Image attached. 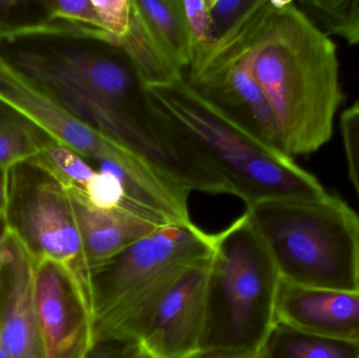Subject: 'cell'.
Returning a JSON list of instances; mask_svg holds the SVG:
<instances>
[{"mask_svg": "<svg viewBox=\"0 0 359 358\" xmlns=\"http://www.w3.org/2000/svg\"><path fill=\"white\" fill-rule=\"evenodd\" d=\"M0 59L99 134L190 191L226 193L186 141L154 109L130 58L78 25L54 22L0 39Z\"/></svg>", "mask_w": 359, "mask_h": 358, "instance_id": "1", "label": "cell"}, {"mask_svg": "<svg viewBox=\"0 0 359 358\" xmlns=\"http://www.w3.org/2000/svg\"><path fill=\"white\" fill-rule=\"evenodd\" d=\"M224 35L240 50L269 101L287 155L316 153L330 141L344 100L337 44L295 1L253 0Z\"/></svg>", "mask_w": 359, "mask_h": 358, "instance_id": "2", "label": "cell"}, {"mask_svg": "<svg viewBox=\"0 0 359 358\" xmlns=\"http://www.w3.org/2000/svg\"><path fill=\"white\" fill-rule=\"evenodd\" d=\"M145 90L154 109L246 208L261 202L316 200L328 195L322 183L291 156L205 100L183 75L170 83L145 86Z\"/></svg>", "mask_w": 359, "mask_h": 358, "instance_id": "3", "label": "cell"}, {"mask_svg": "<svg viewBox=\"0 0 359 358\" xmlns=\"http://www.w3.org/2000/svg\"><path fill=\"white\" fill-rule=\"evenodd\" d=\"M280 282L246 212L213 235L201 351L259 355L276 323Z\"/></svg>", "mask_w": 359, "mask_h": 358, "instance_id": "4", "label": "cell"}, {"mask_svg": "<svg viewBox=\"0 0 359 358\" xmlns=\"http://www.w3.org/2000/svg\"><path fill=\"white\" fill-rule=\"evenodd\" d=\"M280 279L359 291V216L343 199L266 201L246 208Z\"/></svg>", "mask_w": 359, "mask_h": 358, "instance_id": "5", "label": "cell"}, {"mask_svg": "<svg viewBox=\"0 0 359 358\" xmlns=\"http://www.w3.org/2000/svg\"><path fill=\"white\" fill-rule=\"evenodd\" d=\"M213 235L194 223L162 227L90 268L95 340L119 331L188 268L209 260Z\"/></svg>", "mask_w": 359, "mask_h": 358, "instance_id": "6", "label": "cell"}, {"mask_svg": "<svg viewBox=\"0 0 359 358\" xmlns=\"http://www.w3.org/2000/svg\"><path fill=\"white\" fill-rule=\"evenodd\" d=\"M4 218L34 263L55 261L69 269L92 311L90 265L69 191L55 174L35 160L13 166Z\"/></svg>", "mask_w": 359, "mask_h": 358, "instance_id": "7", "label": "cell"}, {"mask_svg": "<svg viewBox=\"0 0 359 358\" xmlns=\"http://www.w3.org/2000/svg\"><path fill=\"white\" fill-rule=\"evenodd\" d=\"M187 71L183 74L186 82L202 98L264 142L283 151L269 101L228 36L223 35L209 48L192 53Z\"/></svg>", "mask_w": 359, "mask_h": 358, "instance_id": "8", "label": "cell"}, {"mask_svg": "<svg viewBox=\"0 0 359 358\" xmlns=\"http://www.w3.org/2000/svg\"><path fill=\"white\" fill-rule=\"evenodd\" d=\"M210 260L188 268L153 304L111 336L135 338L155 358H187L200 352Z\"/></svg>", "mask_w": 359, "mask_h": 358, "instance_id": "9", "label": "cell"}, {"mask_svg": "<svg viewBox=\"0 0 359 358\" xmlns=\"http://www.w3.org/2000/svg\"><path fill=\"white\" fill-rule=\"evenodd\" d=\"M35 303L46 358H83L95 343L92 311L69 269L35 263Z\"/></svg>", "mask_w": 359, "mask_h": 358, "instance_id": "10", "label": "cell"}, {"mask_svg": "<svg viewBox=\"0 0 359 358\" xmlns=\"http://www.w3.org/2000/svg\"><path fill=\"white\" fill-rule=\"evenodd\" d=\"M0 340L11 358H46L35 303V263L8 231L0 269Z\"/></svg>", "mask_w": 359, "mask_h": 358, "instance_id": "11", "label": "cell"}, {"mask_svg": "<svg viewBox=\"0 0 359 358\" xmlns=\"http://www.w3.org/2000/svg\"><path fill=\"white\" fill-rule=\"evenodd\" d=\"M276 321L323 338L359 343V291L304 287L280 279Z\"/></svg>", "mask_w": 359, "mask_h": 358, "instance_id": "12", "label": "cell"}, {"mask_svg": "<svg viewBox=\"0 0 359 358\" xmlns=\"http://www.w3.org/2000/svg\"><path fill=\"white\" fill-rule=\"evenodd\" d=\"M0 99L23 113L57 142L73 149L88 161H98L102 156L105 147L102 135L79 121L1 59Z\"/></svg>", "mask_w": 359, "mask_h": 358, "instance_id": "13", "label": "cell"}, {"mask_svg": "<svg viewBox=\"0 0 359 358\" xmlns=\"http://www.w3.org/2000/svg\"><path fill=\"white\" fill-rule=\"evenodd\" d=\"M67 191L90 268L117 256L164 227L124 207L99 209L84 199L82 191Z\"/></svg>", "mask_w": 359, "mask_h": 358, "instance_id": "14", "label": "cell"}, {"mask_svg": "<svg viewBox=\"0 0 359 358\" xmlns=\"http://www.w3.org/2000/svg\"><path fill=\"white\" fill-rule=\"evenodd\" d=\"M133 8L168 58L183 71L192 59L183 0H132Z\"/></svg>", "mask_w": 359, "mask_h": 358, "instance_id": "15", "label": "cell"}, {"mask_svg": "<svg viewBox=\"0 0 359 358\" xmlns=\"http://www.w3.org/2000/svg\"><path fill=\"white\" fill-rule=\"evenodd\" d=\"M259 358H359V343L332 340L276 321Z\"/></svg>", "mask_w": 359, "mask_h": 358, "instance_id": "16", "label": "cell"}, {"mask_svg": "<svg viewBox=\"0 0 359 358\" xmlns=\"http://www.w3.org/2000/svg\"><path fill=\"white\" fill-rule=\"evenodd\" d=\"M124 50L144 86L170 83L183 75L154 39L132 4L128 33L120 40Z\"/></svg>", "mask_w": 359, "mask_h": 358, "instance_id": "17", "label": "cell"}, {"mask_svg": "<svg viewBox=\"0 0 359 358\" xmlns=\"http://www.w3.org/2000/svg\"><path fill=\"white\" fill-rule=\"evenodd\" d=\"M57 142L15 107L0 99V168L35 159Z\"/></svg>", "mask_w": 359, "mask_h": 358, "instance_id": "18", "label": "cell"}, {"mask_svg": "<svg viewBox=\"0 0 359 358\" xmlns=\"http://www.w3.org/2000/svg\"><path fill=\"white\" fill-rule=\"evenodd\" d=\"M297 8L325 35L359 43V0H299Z\"/></svg>", "mask_w": 359, "mask_h": 358, "instance_id": "19", "label": "cell"}, {"mask_svg": "<svg viewBox=\"0 0 359 358\" xmlns=\"http://www.w3.org/2000/svg\"><path fill=\"white\" fill-rule=\"evenodd\" d=\"M33 160L53 172L67 189L83 191L98 172L79 153L58 142Z\"/></svg>", "mask_w": 359, "mask_h": 358, "instance_id": "20", "label": "cell"}, {"mask_svg": "<svg viewBox=\"0 0 359 358\" xmlns=\"http://www.w3.org/2000/svg\"><path fill=\"white\" fill-rule=\"evenodd\" d=\"M52 22L48 0H0V39Z\"/></svg>", "mask_w": 359, "mask_h": 358, "instance_id": "21", "label": "cell"}, {"mask_svg": "<svg viewBox=\"0 0 359 358\" xmlns=\"http://www.w3.org/2000/svg\"><path fill=\"white\" fill-rule=\"evenodd\" d=\"M94 178L82 191L84 199L99 209H115L122 207L126 193L123 182L118 174L116 165L109 162H100Z\"/></svg>", "mask_w": 359, "mask_h": 358, "instance_id": "22", "label": "cell"}, {"mask_svg": "<svg viewBox=\"0 0 359 358\" xmlns=\"http://www.w3.org/2000/svg\"><path fill=\"white\" fill-rule=\"evenodd\" d=\"M101 29L120 40L128 33L132 0H92Z\"/></svg>", "mask_w": 359, "mask_h": 358, "instance_id": "23", "label": "cell"}, {"mask_svg": "<svg viewBox=\"0 0 359 358\" xmlns=\"http://www.w3.org/2000/svg\"><path fill=\"white\" fill-rule=\"evenodd\" d=\"M192 53L204 50L215 41L207 0H183Z\"/></svg>", "mask_w": 359, "mask_h": 358, "instance_id": "24", "label": "cell"}, {"mask_svg": "<svg viewBox=\"0 0 359 358\" xmlns=\"http://www.w3.org/2000/svg\"><path fill=\"white\" fill-rule=\"evenodd\" d=\"M350 179L359 199V101L348 107L339 120Z\"/></svg>", "mask_w": 359, "mask_h": 358, "instance_id": "25", "label": "cell"}, {"mask_svg": "<svg viewBox=\"0 0 359 358\" xmlns=\"http://www.w3.org/2000/svg\"><path fill=\"white\" fill-rule=\"evenodd\" d=\"M48 6L54 21L102 31L92 0H48Z\"/></svg>", "mask_w": 359, "mask_h": 358, "instance_id": "26", "label": "cell"}, {"mask_svg": "<svg viewBox=\"0 0 359 358\" xmlns=\"http://www.w3.org/2000/svg\"><path fill=\"white\" fill-rule=\"evenodd\" d=\"M252 2L253 0H207L215 40L236 25Z\"/></svg>", "mask_w": 359, "mask_h": 358, "instance_id": "27", "label": "cell"}, {"mask_svg": "<svg viewBox=\"0 0 359 358\" xmlns=\"http://www.w3.org/2000/svg\"><path fill=\"white\" fill-rule=\"evenodd\" d=\"M143 348L138 340L128 336H109L95 340L83 358H136Z\"/></svg>", "mask_w": 359, "mask_h": 358, "instance_id": "28", "label": "cell"}, {"mask_svg": "<svg viewBox=\"0 0 359 358\" xmlns=\"http://www.w3.org/2000/svg\"><path fill=\"white\" fill-rule=\"evenodd\" d=\"M8 170L0 168V216H4L8 203Z\"/></svg>", "mask_w": 359, "mask_h": 358, "instance_id": "29", "label": "cell"}, {"mask_svg": "<svg viewBox=\"0 0 359 358\" xmlns=\"http://www.w3.org/2000/svg\"><path fill=\"white\" fill-rule=\"evenodd\" d=\"M187 358H259L257 355H238L230 354L223 352H208V351H200L196 354Z\"/></svg>", "mask_w": 359, "mask_h": 358, "instance_id": "30", "label": "cell"}, {"mask_svg": "<svg viewBox=\"0 0 359 358\" xmlns=\"http://www.w3.org/2000/svg\"><path fill=\"white\" fill-rule=\"evenodd\" d=\"M8 233V228L6 218H4V216H0V269H1L2 250H4V242H6Z\"/></svg>", "mask_w": 359, "mask_h": 358, "instance_id": "31", "label": "cell"}, {"mask_svg": "<svg viewBox=\"0 0 359 358\" xmlns=\"http://www.w3.org/2000/svg\"><path fill=\"white\" fill-rule=\"evenodd\" d=\"M0 358H11L8 357V352H6L4 347L2 346L1 340H0Z\"/></svg>", "mask_w": 359, "mask_h": 358, "instance_id": "32", "label": "cell"}, {"mask_svg": "<svg viewBox=\"0 0 359 358\" xmlns=\"http://www.w3.org/2000/svg\"><path fill=\"white\" fill-rule=\"evenodd\" d=\"M136 358H155L153 357V355L149 354L147 351L142 350V352L140 353V354L138 355Z\"/></svg>", "mask_w": 359, "mask_h": 358, "instance_id": "33", "label": "cell"}]
</instances>
